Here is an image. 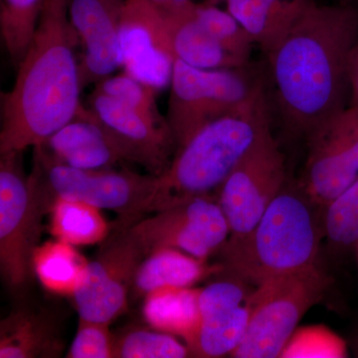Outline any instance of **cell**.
Listing matches in <instances>:
<instances>
[{"label":"cell","mask_w":358,"mask_h":358,"mask_svg":"<svg viewBox=\"0 0 358 358\" xmlns=\"http://www.w3.org/2000/svg\"><path fill=\"white\" fill-rule=\"evenodd\" d=\"M357 40V8L313 0L266 55L277 108L289 131L307 138L348 107V68Z\"/></svg>","instance_id":"1"},{"label":"cell","mask_w":358,"mask_h":358,"mask_svg":"<svg viewBox=\"0 0 358 358\" xmlns=\"http://www.w3.org/2000/svg\"><path fill=\"white\" fill-rule=\"evenodd\" d=\"M68 0H44L36 29L10 91L1 93L0 154L41 145L83 103Z\"/></svg>","instance_id":"2"},{"label":"cell","mask_w":358,"mask_h":358,"mask_svg":"<svg viewBox=\"0 0 358 358\" xmlns=\"http://www.w3.org/2000/svg\"><path fill=\"white\" fill-rule=\"evenodd\" d=\"M266 90L239 109L210 122L176 150L171 166L157 178L147 214L195 196H218L224 181L244 155L271 129Z\"/></svg>","instance_id":"3"},{"label":"cell","mask_w":358,"mask_h":358,"mask_svg":"<svg viewBox=\"0 0 358 358\" xmlns=\"http://www.w3.org/2000/svg\"><path fill=\"white\" fill-rule=\"evenodd\" d=\"M313 205L301 187L284 186L253 229L219 250L222 273L259 286L315 266L322 230Z\"/></svg>","instance_id":"4"},{"label":"cell","mask_w":358,"mask_h":358,"mask_svg":"<svg viewBox=\"0 0 358 358\" xmlns=\"http://www.w3.org/2000/svg\"><path fill=\"white\" fill-rule=\"evenodd\" d=\"M249 67L199 69L176 59L166 120L178 150L205 126L265 90Z\"/></svg>","instance_id":"5"},{"label":"cell","mask_w":358,"mask_h":358,"mask_svg":"<svg viewBox=\"0 0 358 358\" xmlns=\"http://www.w3.org/2000/svg\"><path fill=\"white\" fill-rule=\"evenodd\" d=\"M326 275L317 267L272 278L257 286L247 303L250 319L236 358L280 357L299 322L324 296Z\"/></svg>","instance_id":"6"},{"label":"cell","mask_w":358,"mask_h":358,"mask_svg":"<svg viewBox=\"0 0 358 358\" xmlns=\"http://www.w3.org/2000/svg\"><path fill=\"white\" fill-rule=\"evenodd\" d=\"M31 173L49 205L57 197L79 200L115 212L121 224L140 220L157 187V176L124 169H79L48 157L40 147L33 148Z\"/></svg>","instance_id":"7"},{"label":"cell","mask_w":358,"mask_h":358,"mask_svg":"<svg viewBox=\"0 0 358 358\" xmlns=\"http://www.w3.org/2000/svg\"><path fill=\"white\" fill-rule=\"evenodd\" d=\"M49 206L36 179L26 176L22 152L0 154V268L10 288L24 286Z\"/></svg>","instance_id":"8"},{"label":"cell","mask_w":358,"mask_h":358,"mask_svg":"<svg viewBox=\"0 0 358 358\" xmlns=\"http://www.w3.org/2000/svg\"><path fill=\"white\" fill-rule=\"evenodd\" d=\"M127 225L147 256L171 248L206 260L230 236V228L211 195L195 196Z\"/></svg>","instance_id":"9"},{"label":"cell","mask_w":358,"mask_h":358,"mask_svg":"<svg viewBox=\"0 0 358 358\" xmlns=\"http://www.w3.org/2000/svg\"><path fill=\"white\" fill-rule=\"evenodd\" d=\"M285 183L284 155L270 131L244 155L219 189L218 203L229 225V238L253 229Z\"/></svg>","instance_id":"10"},{"label":"cell","mask_w":358,"mask_h":358,"mask_svg":"<svg viewBox=\"0 0 358 358\" xmlns=\"http://www.w3.org/2000/svg\"><path fill=\"white\" fill-rule=\"evenodd\" d=\"M147 254L127 225L103 241L74 294L80 319L110 324L128 310L129 293Z\"/></svg>","instance_id":"11"},{"label":"cell","mask_w":358,"mask_h":358,"mask_svg":"<svg viewBox=\"0 0 358 358\" xmlns=\"http://www.w3.org/2000/svg\"><path fill=\"white\" fill-rule=\"evenodd\" d=\"M301 189L326 207L358 178V108L348 105L313 129Z\"/></svg>","instance_id":"12"},{"label":"cell","mask_w":358,"mask_h":358,"mask_svg":"<svg viewBox=\"0 0 358 358\" xmlns=\"http://www.w3.org/2000/svg\"><path fill=\"white\" fill-rule=\"evenodd\" d=\"M124 72L157 91L171 84L174 56L166 11L152 0H126L120 24Z\"/></svg>","instance_id":"13"},{"label":"cell","mask_w":358,"mask_h":358,"mask_svg":"<svg viewBox=\"0 0 358 358\" xmlns=\"http://www.w3.org/2000/svg\"><path fill=\"white\" fill-rule=\"evenodd\" d=\"M86 107L113 134L129 164H138L157 178L166 173L178 150L169 124H155L96 90L89 96Z\"/></svg>","instance_id":"14"},{"label":"cell","mask_w":358,"mask_h":358,"mask_svg":"<svg viewBox=\"0 0 358 358\" xmlns=\"http://www.w3.org/2000/svg\"><path fill=\"white\" fill-rule=\"evenodd\" d=\"M126 0H68L71 24L82 49V88L112 76L122 66L120 24Z\"/></svg>","instance_id":"15"},{"label":"cell","mask_w":358,"mask_h":358,"mask_svg":"<svg viewBox=\"0 0 358 358\" xmlns=\"http://www.w3.org/2000/svg\"><path fill=\"white\" fill-rule=\"evenodd\" d=\"M38 147L51 159L75 169L93 171L129 164L113 134L84 105L69 122Z\"/></svg>","instance_id":"16"},{"label":"cell","mask_w":358,"mask_h":358,"mask_svg":"<svg viewBox=\"0 0 358 358\" xmlns=\"http://www.w3.org/2000/svg\"><path fill=\"white\" fill-rule=\"evenodd\" d=\"M169 39L176 59L199 69L214 70L245 67L224 50L207 32L195 13L192 1L174 4L166 8Z\"/></svg>","instance_id":"17"},{"label":"cell","mask_w":358,"mask_h":358,"mask_svg":"<svg viewBox=\"0 0 358 358\" xmlns=\"http://www.w3.org/2000/svg\"><path fill=\"white\" fill-rule=\"evenodd\" d=\"M313 0H203L208 6L224 4L267 55L293 27Z\"/></svg>","instance_id":"18"},{"label":"cell","mask_w":358,"mask_h":358,"mask_svg":"<svg viewBox=\"0 0 358 358\" xmlns=\"http://www.w3.org/2000/svg\"><path fill=\"white\" fill-rule=\"evenodd\" d=\"M62 350L58 329L44 313L21 308L0 322V358L57 357Z\"/></svg>","instance_id":"19"},{"label":"cell","mask_w":358,"mask_h":358,"mask_svg":"<svg viewBox=\"0 0 358 358\" xmlns=\"http://www.w3.org/2000/svg\"><path fill=\"white\" fill-rule=\"evenodd\" d=\"M220 264L209 265L203 259L195 258L179 250H157L145 257L136 272L133 291L138 296L166 287L188 288L195 282L216 273H222Z\"/></svg>","instance_id":"20"},{"label":"cell","mask_w":358,"mask_h":358,"mask_svg":"<svg viewBox=\"0 0 358 358\" xmlns=\"http://www.w3.org/2000/svg\"><path fill=\"white\" fill-rule=\"evenodd\" d=\"M200 289L166 287L145 296L143 317L152 329L179 336L187 345L201 324L199 298Z\"/></svg>","instance_id":"21"},{"label":"cell","mask_w":358,"mask_h":358,"mask_svg":"<svg viewBox=\"0 0 358 358\" xmlns=\"http://www.w3.org/2000/svg\"><path fill=\"white\" fill-rule=\"evenodd\" d=\"M51 234L73 246L103 243L110 236V224L102 209L79 200L57 197L49 210Z\"/></svg>","instance_id":"22"},{"label":"cell","mask_w":358,"mask_h":358,"mask_svg":"<svg viewBox=\"0 0 358 358\" xmlns=\"http://www.w3.org/2000/svg\"><path fill=\"white\" fill-rule=\"evenodd\" d=\"M75 247L55 239L35 249L33 272L47 291L61 296L74 294L89 263Z\"/></svg>","instance_id":"23"},{"label":"cell","mask_w":358,"mask_h":358,"mask_svg":"<svg viewBox=\"0 0 358 358\" xmlns=\"http://www.w3.org/2000/svg\"><path fill=\"white\" fill-rule=\"evenodd\" d=\"M250 319L248 303L230 312L201 320L196 334L187 346L197 357H221L230 355L241 345Z\"/></svg>","instance_id":"24"},{"label":"cell","mask_w":358,"mask_h":358,"mask_svg":"<svg viewBox=\"0 0 358 358\" xmlns=\"http://www.w3.org/2000/svg\"><path fill=\"white\" fill-rule=\"evenodd\" d=\"M44 0H1L0 33L9 58L17 68L31 43Z\"/></svg>","instance_id":"25"},{"label":"cell","mask_w":358,"mask_h":358,"mask_svg":"<svg viewBox=\"0 0 358 358\" xmlns=\"http://www.w3.org/2000/svg\"><path fill=\"white\" fill-rule=\"evenodd\" d=\"M189 348L171 334L157 329L131 327L114 339V358H183Z\"/></svg>","instance_id":"26"},{"label":"cell","mask_w":358,"mask_h":358,"mask_svg":"<svg viewBox=\"0 0 358 358\" xmlns=\"http://www.w3.org/2000/svg\"><path fill=\"white\" fill-rule=\"evenodd\" d=\"M195 13L207 32L221 47L245 64H250L253 39L228 11L216 6L195 3Z\"/></svg>","instance_id":"27"},{"label":"cell","mask_w":358,"mask_h":358,"mask_svg":"<svg viewBox=\"0 0 358 358\" xmlns=\"http://www.w3.org/2000/svg\"><path fill=\"white\" fill-rule=\"evenodd\" d=\"M95 90L124 103L134 112L159 124H169L160 114L157 103V90L138 81L131 75H112L96 84Z\"/></svg>","instance_id":"28"},{"label":"cell","mask_w":358,"mask_h":358,"mask_svg":"<svg viewBox=\"0 0 358 358\" xmlns=\"http://www.w3.org/2000/svg\"><path fill=\"white\" fill-rule=\"evenodd\" d=\"M348 355L343 338L324 326L296 329L280 357L343 358Z\"/></svg>","instance_id":"29"},{"label":"cell","mask_w":358,"mask_h":358,"mask_svg":"<svg viewBox=\"0 0 358 358\" xmlns=\"http://www.w3.org/2000/svg\"><path fill=\"white\" fill-rule=\"evenodd\" d=\"M324 228L329 242L338 246L358 241V178L327 205Z\"/></svg>","instance_id":"30"},{"label":"cell","mask_w":358,"mask_h":358,"mask_svg":"<svg viewBox=\"0 0 358 358\" xmlns=\"http://www.w3.org/2000/svg\"><path fill=\"white\" fill-rule=\"evenodd\" d=\"M114 339L107 322L79 320L69 358H114Z\"/></svg>","instance_id":"31"},{"label":"cell","mask_w":358,"mask_h":358,"mask_svg":"<svg viewBox=\"0 0 358 358\" xmlns=\"http://www.w3.org/2000/svg\"><path fill=\"white\" fill-rule=\"evenodd\" d=\"M247 291L244 282L235 278L212 282L200 289L199 305L201 320L240 307L251 294Z\"/></svg>","instance_id":"32"},{"label":"cell","mask_w":358,"mask_h":358,"mask_svg":"<svg viewBox=\"0 0 358 358\" xmlns=\"http://www.w3.org/2000/svg\"><path fill=\"white\" fill-rule=\"evenodd\" d=\"M348 82H350V105L358 108V40L350 56Z\"/></svg>","instance_id":"33"},{"label":"cell","mask_w":358,"mask_h":358,"mask_svg":"<svg viewBox=\"0 0 358 358\" xmlns=\"http://www.w3.org/2000/svg\"><path fill=\"white\" fill-rule=\"evenodd\" d=\"M152 1H154L157 6L164 7V8H169V7L174 6L173 0H152Z\"/></svg>","instance_id":"34"},{"label":"cell","mask_w":358,"mask_h":358,"mask_svg":"<svg viewBox=\"0 0 358 358\" xmlns=\"http://www.w3.org/2000/svg\"><path fill=\"white\" fill-rule=\"evenodd\" d=\"M192 1V0H173V4L183 3V2Z\"/></svg>","instance_id":"35"}]
</instances>
